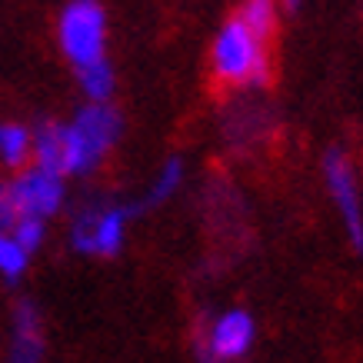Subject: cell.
Returning <instances> with one entry per match:
<instances>
[{"label": "cell", "mask_w": 363, "mask_h": 363, "mask_svg": "<svg viewBox=\"0 0 363 363\" xmlns=\"http://www.w3.org/2000/svg\"><path fill=\"white\" fill-rule=\"evenodd\" d=\"M123 130L121 113L111 104H87L64 123V177H84L97 170Z\"/></svg>", "instance_id": "cell-1"}, {"label": "cell", "mask_w": 363, "mask_h": 363, "mask_svg": "<svg viewBox=\"0 0 363 363\" xmlns=\"http://www.w3.org/2000/svg\"><path fill=\"white\" fill-rule=\"evenodd\" d=\"M210 70H213V80L223 87H260L270 77L264 40H257L237 13L213 37Z\"/></svg>", "instance_id": "cell-2"}, {"label": "cell", "mask_w": 363, "mask_h": 363, "mask_svg": "<svg viewBox=\"0 0 363 363\" xmlns=\"http://www.w3.org/2000/svg\"><path fill=\"white\" fill-rule=\"evenodd\" d=\"M57 40H60L64 57L77 70L104 60L107 13L100 7V0H70L57 21Z\"/></svg>", "instance_id": "cell-3"}, {"label": "cell", "mask_w": 363, "mask_h": 363, "mask_svg": "<svg viewBox=\"0 0 363 363\" xmlns=\"http://www.w3.org/2000/svg\"><path fill=\"white\" fill-rule=\"evenodd\" d=\"M130 207H104L87 210L74 220L70 243L77 253H94V257H117L123 247V233L130 220Z\"/></svg>", "instance_id": "cell-4"}, {"label": "cell", "mask_w": 363, "mask_h": 363, "mask_svg": "<svg viewBox=\"0 0 363 363\" xmlns=\"http://www.w3.org/2000/svg\"><path fill=\"white\" fill-rule=\"evenodd\" d=\"M323 177H327V187H330L340 217L347 223V237H350L353 250L363 253V210H360V194H357V180H353V167L347 160L343 150H327L323 157Z\"/></svg>", "instance_id": "cell-5"}, {"label": "cell", "mask_w": 363, "mask_h": 363, "mask_svg": "<svg viewBox=\"0 0 363 363\" xmlns=\"http://www.w3.org/2000/svg\"><path fill=\"white\" fill-rule=\"evenodd\" d=\"M13 197H17V210L21 217H33V220H47L57 210L64 207V177L47 174L40 167H27L23 174L11 180Z\"/></svg>", "instance_id": "cell-6"}, {"label": "cell", "mask_w": 363, "mask_h": 363, "mask_svg": "<svg viewBox=\"0 0 363 363\" xmlns=\"http://www.w3.org/2000/svg\"><path fill=\"white\" fill-rule=\"evenodd\" d=\"M253 343V320L243 310H227L223 317H217V323L210 327L207 350L213 360H233L243 357Z\"/></svg>", "instance_id": "cell-7"}, {"label": "cell", "mask_w": 363, "mask_h": 363, "mask_svg": "<svg viewBox=\"0 0 363 363\" xmlns=\"http://www.w3.org/2000/svg\"><path fill=\"white\" fill-rule=\"evenodd\" d=\"M44 360V330L33 303H17L13 313V343H11V363H40Z\"/></svg>", "instance_id": "cell-8"}, {"label": "cell", "mask_w": 363, "mask_h": 363, "mask_svg": "<svg viewBox=\"0 0 363 363\" xmlns=\"http://www.w3.org/2000/svg\"><path fill=\"white\" fill-rule=\"evenodd\" d=\"M30 157L33 167L64 177V123H40L30 133Z\"/></svg>", "instance_id": "cell-9"}, {"label": "cell", "mask_w": 363, "mask_h": 363, "mask_svg": "<svg viewBox=\"0 0 363 363\" xmlns=\"http://www.w3.org/2000/svg\"><path fill=\"white\" fill-rule=\"evenodd\" d=\"M277 13H280V0H243L237 17L247 23V30L257 40H270L277 30Z\"/></svg>", "instance_id": "cell-10"}, {"label": "cell", "mask_w": 363, "mask_h": 363, "mask_svg": "<svg viewBox=\"0 0 363 363\" xmlns=\"http://www.w3.org/2000/svg\"><path fill=\"white\" fill-rule=\"evenodd\" d=\"M77 80H80V90L90 104H111L113 97V67L107 64V57L97 60L90 67H80L77 70Z\"/></svg>", "instance_id": "cell-11"}, {"label": "cell", "mask_w": 363, "mask_h": 363, "mask_svg": "<svg viewBox=\"0 0 363 363\" xmlns=\"http://www.w3.org/2000/svg\"><path fill=\"white\" fill-rule=\"evenodd\" d=\"M30 157V130L21 123H4L0 127V160L7 167H23Z\"/></svg>", "instance_id": "cell-12"}, {"label": "cell", "mask_w": 363, "mask_h": 363, "mask_svg": "<svg viewBox=\"0 0 363 363\" xmlns=\"http://www.w3.org/2000/svg\"><path fill=\"white\" fill-rule=\"evenodd\" d=\"M180 180H184V160L180 157H167V164L160 167V174H157L154 187L143 200V207H157V203H164L177 187H180Z\"/></svg>", "instance_id": "cell-13"}, {"label": "cell", "mask_w": 363, "mask_h": 363, "mask_svg": "<svg viewBox=\"0 0 363 363\" xmlns=\"http://www.w3.org/2000/svg\"><path fill=\"white\" fill-rule=\"evenodd\" d=\"M27 264H30V253L23 250L11 233H0V274L7 280H17L27 270Z\"/></svg>", "instance_id": "cell-14"}, {"label": "cell", "mask_w": 363, "mask_h": 363, "mask_svg": "<svg viewBox=\"0 0 363 363\" xmlns=\"http://www.w3.org/2000/svg\"><path fill=\"white\" fill-rule=\"evenodd\" d=\"M11 237L21 243L27 253H33L40 243H44V220H33V217H21L17 227L11 230Z\"/></svg>", "instance_id": "cell-15"}, {"label": "cell", "mask_w": 363, "mask_h": 363, "mask_svg": "<svg viewBox=\"0 0 363 363\" xmlns=\"http://www.w3.org/2000/svg\"><path fill=\"white\" fill-rule=\"evenodd\" d=\"M21 220V210H17V197H13L11 180H0V233H11Z\"/></svg>", "instance_id": "cell-16"}, {"label": "cell", "mask_w": 363, "mask_h": 363, "mask_svg": "<svg viewBox=\"0 0 363 363\" xmlns=\"http://www.w3.org/2000/svg\"><path fill=\"white\" fill-rule=\"evenodd\" d=\"M280 4H284V7H290V11H294V7H300L303 0H280Z\"/></svg>", "instance_id": "cell-17"}]
</instances>
